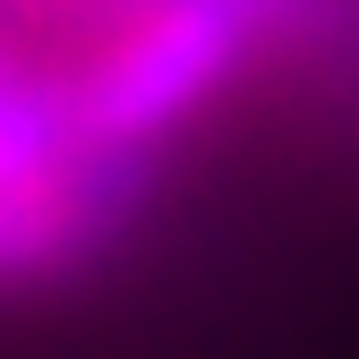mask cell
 <instances>
[{
    "mask_svg": "<svg viewBox=\"0 0 359 359\" xmlns=\"http://www.w3.org/2000/svg\"><path fill=\"white\" fill-rule=\"evenodd\" d=\"M128 205V163L120 154H77L69 171L34 189H0V291L69 274Z\"/></svg>",
    "mask_w": 359,
    "mask_h": 359,
    "instance_id": "1",
    "label": "cell"
},
{
    "mask_svg": "<svg viewBox=\"0 0 359 359\" xmlns=\"http://www.w3.org/2000/svg\"><path fill=\"white\" fill-rule=\"evenodd\" d=\"M77 154H95V146L69 128V103H60L52 69L0 26V189H34V180L69 171Z\"/></svg>",
    "mask_w": 359,
    "mask_h": 359,
    "instance_id": "2",
    "label": "cell"
}]
</instances>
